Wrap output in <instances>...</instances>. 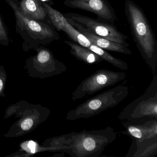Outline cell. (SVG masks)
I'll use <instances>...</instances> for the list:
<instances>
[{"label":"cell","mask_w":157,"mask_h":157,"mask_svg":"<svg viewBox=\"0 0 157 157\" xmlns=\"http://www.w3.org/2000/svg\"><path fill=\"white\" fill-rule=\"evenodd\" d=\"M116 139L114 128L107 127L99 130L72 131L59 139L58 145L59 150L72 157H98Z\"/></svg>","instance_id":"cell-1"},{"label":"cell","mask_w":157,"mask_h":157,"mask_svg":"<svg viewBox=\"0 0 157 157\" xmlns=\"http://www.w3.org/2000/svg\"><path fill=\"white\" fill-rule=\"evenodd\" d=\"M118 118L123 121L157 119V73L144 93L126 106Z\"/></svg>","instance_id":"cell-4"},{"label":"cell","mask_w":157,"mask_h":157,"mask_svg":"<svg viewBox=\"0 0 157 157\" xmlns=\"http://www.w3.org/2000/svg\"><path fill=\"white\" fill-rule=\"evenodd\" d=\"M125 131L121 133L130 137L136 142L157 137V119L147 118L134 121H124Z\"/></svg>","instance_id":"cell-9"},{"label":"cell","mask_w":157,"mask_h":157,"mask_svg":"<svg viewBox=\"0 0 157 157\" xmlns=\"http://www.w3.org/2000/svg\"><path fill=\"white\" fill-rule=\"evenodd\" d=\"M3 83L2 81V79H0V91H1V90H2V87H3Z\"/></svg>","instance_id":"cell-20"},{"label":"cell","mask_w":157,"mask_h":157,"mask_svg":"<svg viewBox=\"0 0 157 157\" xmlns=\"http://www.w3.org/2000/svg\"><path fill=\"white\" fill-rule=\"evenodd\" d=\"M0 39L4 40H7L6 31H5L4 26L2 22L1 19H0Z\"/></svg>","instance_id":"cell-18"},{"label":"cell","mask_w":157,"mask_h":157,"mask_svg":"<svg viewBox=\"0 0 157 157\" xmlns=\"http://www.w3.org/2000/svg\"><path fill=\"white\" fill-rule=\"evenodd\" d=\"M43 5L52 24L58 31H63L71 41L82 46L88 48L91 44L86 36L73 27L62 13L46 3H43Z\"/></svg>","instance_id":"cell-10"},{"label":"cell","mask_w":157,"mask_h":157,"mask_svg":"<svg viewBox=\"0 0 157 157\" xmlns=\"http://www.w3.org/2000/svg\"><path fill=\"white\" fill-rule=\"evenodd\" d=\"M124 10L138 49L154 74L157 72V43L147 16L142 9L131 0H126Z\"/></svg>","instance_id":"cell-2"},{"label":"cell","mask_w":157,"mask_h":157,"mask_svg":"<svg viewBox=\"0 0 157 157\" xmlns=\"http://www.w3.org/2000/svg\"><path fill=\"white\" fill-rule=\"evenodd\" d=\"M65 5L93 13L104 22L113 24L117 19L114 10L107 0H66Z\"/></svg>","instance_id":"cell-7"},{"label":"cell","mask_w":157,"mask_h":157,"mask_svg":"<svg viewBox=\"0 0 157 157\" xmlns=\"http://www.w3.org/2000/svg\"><path fill=\"white\" fill-rule=\"evenodd\" d=\"M80 33L86 36L91 44L95 45L104 50L117 52L125 55H131L132 52L128 48V47L123 44L110 41L91 33L84 32H81Z\"/></svg>","instance_id":"cell-12"},{"label":"cell","mask_w":157,"mask_h":157,"mask_svg":"<svg viewBox=\"0 0 157 157\" xmlns=\"http://www.w3.org/2000/svg\"><path fill=\"white\" fill-rule=\"evenodd\" d=\"M41 1H42L44 2L46 1H47V0H41Z\"/></svg>","instance_id":"cell-21"},{"label":"cell","mask_w":157,"mask_h":157,"mask_svg":"<svg viewBox=\"0 0 157 157\" xmlns=\"http://www.w3.org/2000/svg\"><path fill=\"white\" fill-rule=\"evenodd\" d=\"M64 16L79 32L91 33L110 41L129 47L127 36L119 32L112 23L104 22L78 13H67Z\"/></svg>","instance_id":"cell-5"},{"label":"cell","mask_w":157,"mask_h":157,"mask_svg":"<svg viewBox=\"0 0 157 157\" xmlns=\"http://www.w3.org/2000/svg\"><path fill=\"white\" fill-rule=\"evenodd\" d=\"M33 125V121L31 118H27L23 121L21 125L22 129L24 130L30 129Z\"/></svg>","instance_id":"cell-17"},{"label":"cell","mask_w":157,"mask_h":157,"mask_svg":"<svg viewBox=\"0 0 157 157\" xmlns=\"http://www.w3.org/2000/svg\"><path fill=\"white\" fill-rule=\"evenodd\" d=\"M37 59L40 63L43 64L55 61L50 52L45 50L41 51L39 53L37 56Z\"/></svg>","instance_id":"cell-16"},{"label":"cell","mask_w":157,"mask_h":157,"mask_svg":"<svg viewBox=\"0 0 157 157\" xmlns=\"http://www.w3.org/2000/svg\"><path fill=\"white\" fill-rule=\"evenodd\" d=\"M28 147L31 149L32 153L35 152L36 143L33 141H29L28 144Z\"/></svg>","instance_id":"cell-19"},{"label":"cell","mask_w":157,"mask_h":157,"mask_svg":"<svg viewBox=\"0 0 157 157\" xmlns=\"http://www.w3.org/2000/svg\"><path fill=\"white\" fill-rule=\"evenodd\" d=\"M157 154V137L141 142L132 141L126 157H153Z\"/></svg>","instance_id":"cell-11"},{"label":"cell","mask_w":157,"mask_h":157,"mask_svg":"<svg viewBox=\"0 0 157 157\" xmlns=\"http://www.w3.org/2000/svg\"><path fill=\"white\" fill-rule=\"evenodd\" d=\"M64 42L70 47L71 54L79 60L89 65L96 64L103 61L101 58L87 48L73 41H65Z\"/></svg>","instance_id":"cell-13"},{"label":"cell","mask_w":157,"mask_h":157,"mask_svg":"<svg viewBox=\"0 0 157 157\" xmlns=\"http://www.w3.org/2000/svg\"><path fill=\"white\" fill-rule=\"evenodd\" d=\"M21 10L25 16L36 21L44 20L47 15L45 10L38 0H22Z\"/></svg>","instance_id":"cell-14"},{"label":"cell","mask_w":157,"mask_h":157,"mask_svg":"<svg viewBox=\"0 0 157 157\" xmlns=\"http://www.w3.org/2000/svg\"><path fill=\"white\" fill-rule=\"evenodd\" d=\"M11 7L15 13L18 24L24 30H26L29 34L34 38L44 40H58L59 37L58 34L49 26L42 25L36 20L31 19L23 13L21 9L11 1H9Z\"/></svg>","instance_id":"cell-8"},{"label":"cell","mask_w":157,"mask_h":157,"mask_svg":"<svg viewBox=\"0 0 157 157\" xmlns=\"http://www.w3.org/2000/svg\"><path fill=\"white\" fill-rule=\"evenodd\" d=\"M127 86L119 85L88 99L76 108L71 109L67 116L71 121L88 118L113 108L122 102L128 96Z\"/></svg>","instance_id":"cell-3"},{"label":"cell","mask_w":157,"mask_h":157,"mask_svg":"<svg viewBox=\"0 0 157 157\" xmlns=\"http://www.w3.org/2000/svg\"><path fill=\"white\" fill-rule=\"evenodd\" d=\"M87 48L91 50L93 52L101 58L103 60L107 61L111 65L116 67L122 70H127L128 69V64L124 61L119 59L115 57L111 54L106 52L105 50L91 44Z\"/></svg>","instance_id":"cell-15"},{"label":"cell","mask_w":157,"mask_h":157,"mask_svg":"<svg viewBox=\"0 0 157 157\" xmlns=\"http://www.w3.org/2000/svg\"><path fill=\"white\" fill-rule=\"evenodd\" d=\"M124 72L101 69L82 80L72 93L73 101L87 98L105 88L113 86L126 77Z\"/></svg>","instance_id":"cell-6"}]
</instances>
